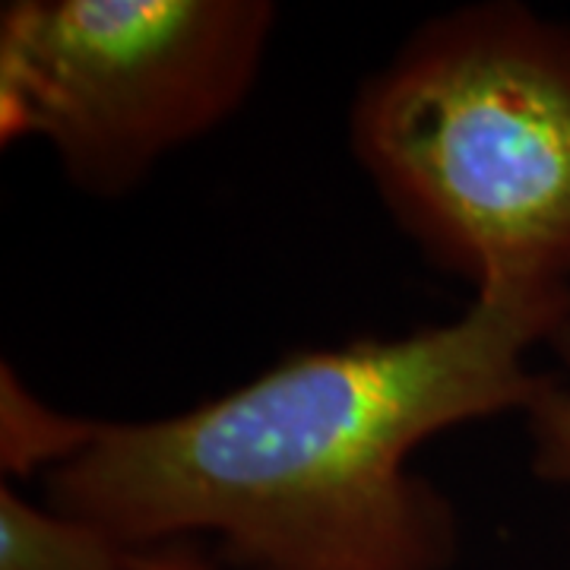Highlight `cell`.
Returning a JSON list of instances; mask_svg holds the SVG:
<instances>
[{"label": "cell", "mask_w": 570, "mask_h": 570, "mask_svg": "<svg viewBox=\"0 0 570 570\" xmlns=\"http://www.w3.org/2000/svg\"><path fill=\"white\" fill-rule=\"evenodd\" d=\"M0 570H137V549L73 513L0 485Z\"/></svg>", "instance_id": "obj_4"}, {"label": "cell", "mask_w": 570, "mask_h": 570, "mask_svg": "<svg viewBox=\"0 0 570 570\" xmlns=\"http://www.w3.org/2000/svg\"><path fill=\"white\" fill-rule=\"evenodd\" d=\"M137 570H235L200 542H168L137 551Z\"/></svg>", "instance_id": "obj_7"}, {"label": "cell", "mask_w": 570, "mask_h": 570, "mask_svg": "<svg viewBox=\"0 0 570 570\" xmlns=\"http://www.w3.org/2000/svg\"><path fill=\"white\" fill-rule=\"evenodd\" d=\"M549 346L570 365V317L558 326ZM523 415L532 444V475L549 485H570V390L546 374Z\"/></svg>", "instance_id": "obj_6"}, {"label": "cell", "mask_w": 570, "mask_h": 570, "mask_svg": "<svg viewBox=\"0 0 570 570\" xmlns=\"http://www.w3.org/2000/svg\"><path fill=\"white\" fill-rule=\"evenodd\" d=\"M276 22L269 0H13L0 137L41 140L80 194L118 200L238 115Z\"/></svg>", "instance_id": "obj_3"}, {"label": "cell", "mask_w": 570, "mask_h": 570, "mask_svg": "<svg viewBox=\"0 0 570 570\" xmlns=\"http://www.w3.org/2000/svg\"><path fill=\"white\" fill-rule=\"evenodd\" d=\"M99 419L48 406L10 365L0 367V469L7 479H41L77 456Z\"/></svg>", "instance_id": "obj_5"}, {"label": "cell", "mask_w": 570, "mask_h": 570, "mask_svg": "<svg viewBox=\"0 0 570 570\" xmlns=\"http://www.w3.org/2000/svg\"><path fill=\"white\" fill-rule=\"evenodd\" d=\"M348 153L475 295L570 288V26L520 0L434 13L371 70Z\"/></svg>", "instance_id": "obj_2"}, {"label": "cell", "mask_w": 570, "mask_h": 570, "mask_svg": "<svg viewBox=\"0 0 570 570\" xmlns=\"http://www.w3.org/2000/svg\"><path fill=\"white\" fill-rule=\"evenodd\" d=\"M564 292H494L448 324L285 352L250 381L159 419H99L45 475V504L127 549L213 542L235 570H453L460 513L412 453L523 412L532 348Z\"/></svg>", "instance_id": "obj_1"}]
</instances>
